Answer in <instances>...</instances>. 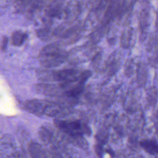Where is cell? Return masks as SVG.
I'll return each mask as SVG.
<instances>
[{"instance_id": "cell-1", "label": "cell", "mask_w": 158, "mask_h": 158, "mask_svg": "<svg viewBox=\"0 0 158 158\" xmlns=\"http://www.w3.org/2000/svg\"><path fill=\"white\" fill-rule=\"evenodd\" d=\"M66 51L57 44H50L44 47L39 54L41 64L45 67H54L63 63L67 59Z\"/></svg>"}, {"instance_id": "cell-2", "label": "cell", "mask_w": 158, "mask_h": 158, "mask_svg": "<svg viewBox=\"0 0 158 158\" xmlns=\"http://www.w3.org/2000/svg\"><path fill=\"white\" fill-rule=\"evenodd\" d=\"M54 123L62 131L72 136H80L85 129L80 120H56Z\"/></svg>"}, {"instance_id": "cell-3", "label": "cell", "mask_w": 158, "mask_h": 158, "mask_svg": "<svg viewBox=\"0 0 158 158\" xmlns=\"http://www.w3.org/2000/svg\"><path fill=\"white\" fill-rule=\"evenodd\" d=\"M68 112L67 109L63 106L48 101H43L41 115L50 117L64 116Z\"/></svg>"}, {"instance_id": "cell-4", "label": "cell", "mask_w": 158, "mask_h": 158, "mask_svg": "<svg viewBox=\"0 0 158 158\" xmlns=\"http://www.w3.org/2000/svg\"><path fill=\"white\" fill-rule=\"evenodd\" d=\"M81 72L76 69H64L52 72V78L61 83H69L78 81Z\"/></svg>"}, {"instance_id": "cell-5", "label": "cell", "mask_w": 158, "mask_h": 158, "mask_svg": "<svg viewBox=\"0 0 158 158\" xmlns=\"http://www.w3.org/2000/svg\"><path fill=\"white\" fill-rule=\"evenodd\" d=\"M43 101L38 99H31L27 101L25 107L28 111L36 115H41Z\"/></svg>"}, {"instance_id": "cell-6", "label": "cell", "mask_w": 158, "mask_h": 158, "mask_svg": "<svg viewBox=\"0 0 158 158\" xmlns=\"http://www.w3.org/2000/svg\"><path fill=\"white\" fill-rule=\"evenodd\" d=\"M140 146L150 154H158V143L154 139H143L140 142Z\"/></svg>"}, {"instance_id": "cell-7", "label": "cell", "mask_w": 158, "mask_h": 158, "mask_svg": "<svg viewBox=\"0 0 158 158\" xmlns=\"http://www.w3.org/2000/svg\"><path fill=\"white\" fill-rule=\"evenodd\" d=\"M148 76V71L144 64H139L137 69V80L138 84L142 87L146 83Z\"/></svg>"}, {"instance_id": "cell-8", "label": "cell", "mask_w": 158, "mask_h": 158, "mask_svg": "<svg viewBox=\"0 0 158 158\" xmlns=\"http://www.w3.org/2000/svg\"><path fill=\"white\" fill-rule=\"evenodd\" d=\"M133 31L131 28L125 30L121 38V46L125 48H128L133 41Z\"/></svg>"}, {"instance_id": "cell-9", "label": "cell", "mask_w": 158, "mask_h": 158, "mask_svg": "<svg viewBox=\"0 0 158 158\" xmlns=\"http://www.w3.org/2000/svg\"><path fill=\"white\" fill-rule=\"evenodd\" d=\"M149 9L148 7H145L142 9L140 14V26L142 30H144L145 28L149 25Z\"/></svg>"}, {"instance_id": "cell-10", "label": "cell", "mask_w": 158, "mask_h": 158, "mask_svg": "<svg viewBox=\"0 0 158 158\" xmlns=\"http://www.w3.org/2000/svg\"><path fill=\"white\" fill-rule=\"evenodd\" d=\"M26 38V35L20 31H16L12 35V43L14 46H19L22 45Z\"/></svg>"}, {"instance_id": "cell-11", "label": "cell", "mask_w": 158, "mask_h": 158, "mask_svg": "<svg viewBox=\"0 0 158 158\" xmlns=\"http://www.w3.org/2000/svg\"><path fill=\"white\" fill-rule=\"evenodd\" d=\"M157 90L155 87L149 88L147 93V100L148 102L151 106H153L156 104L157 100Z\"/></svg>"}, {"instance_id": "cell-12", "label": "cell", "mask_w": 158, "mask_h": 158, "mask_svg": "<svg viewBox=\"0 0 158 158\" xmlns=\"http://www.w3.org/2000/svg\"><path fill=\"white\" fill-rule=\"evenodd\" d=\"M38 36L41 39V40H49L52 37V30L49 28H41L37 31Z\"/></svg>"}, {"instance_id": "cell-13", "label": "cell", "mask_w": 158, "mask_h": 158, "mask_svg": "<svg viewBox=\"0 0 158 158\" xmlns=\"http://www.w3.org/2000/svg\"><path fill=\"white\" fill-rule=\"evenodd\" d=\"M95 152L99 158H102L103 156V149L100 145H96L95 146Z\"/></svg>"}, {"instance_id": "cell-14", "label": "cell", "mask_w": 158, "mask_h": 158, "mask_svg": "<svg viewBox=\"0 0 158 158\" xmlns=\"http://www.w3.org/2000/svg\"><path fill=\"white\" fill-rule=\"evenodd\" d=\"M8 43V38H7L6 36H4L2 39V43H1V49L2 51H5L6 48H7V45Z\"/></svg>"}, {"instance_id": "cell-15", "label": "cell", "mask_w": 158, "mask_h": 158, "mask_svg": "<svg viewBox=\"0 0 158 158\" xmlns=\"http://www.w3.org/2000/svg\"><path fill=\"white\" fill-rule=\"evenodd\" d=\"M156 29L158 31V12H157V22H156Z\"/></svg>"}]
</instances>
